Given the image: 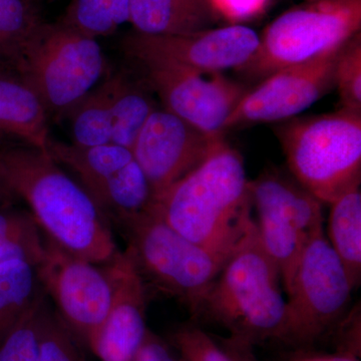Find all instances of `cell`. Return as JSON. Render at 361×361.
<instances>
[{"label":"cell","instance_id":"1","mask_svg":"<svg viewBox=\"0 0 361 361\" xmlns=\"http://www.w3.org/2000/svg\"><path fill=\"white\" fill-rule=\"evenodd\" d=\"M0 184L27 204L44 235L71 253L104 264L118 251L110 221L45 149L1 147Z\"/></svg>","mask_w":361,"mask_h":361},{"label":"cell","instance_id":"2","mask_svg":"<svg viewBox=\"0 0 361 361\" xmlns=\"http://www.w3.org/2000/svg\"><path fill=\"white\" fill-rule=\"evenodd\" d=\"M242 156L224 137L191 172L154 197L151 210L185 238L229 257L253 217Z\"/></svg>","mask_w":361,"mask_h":361},{"label":"cell","instance_id":"3","mask_svg":"<svg viewBox=\"0 0 361 361\" xmlns=\"http://www.w3.org/2000/svg\"><path fill=\"white\" fill-rule=\"evenodd\" d=\"M281 284L279 269L261 243L253 220L223 266L201 313L224 325L242 344L284 339L287 299Z\"/></svg>","mask_w":361,"mask_h":361},{"label":"cell","instance_id":"4","mask_svg":"<svg viewBox=\"0 0 361 361\" xmlns=\"http://www.w3.org/2000/svg\"><path fill=\"white\" fill-rule=\"evenodd\" d=\"M292 177L322 204H331L361 180V113L292 118L275 128Z\"/></svg>","mask_w":361,"mask_h":361},{"label":"cell","instance_id":"5","mask_svg":"<svg viewBox=\"0 0 361 361\" xmlns=\"http://www.w3.org/2000/svg\"><path fill=\"white\" fill-rule=\"evenodd\" d=\"M49 116L63 118L106 73L97 39L61 23H42L8 65Z\"/></svg>","mask_w":361,"mask_h":361},{"label":"cell","instance_id":"6","mask_svg":"<svg viewBox=\"0 0 361 361\" xmlns=\"http://www.w3.org/2000/svg\"><path fill=\"white\" fill-rule=\"evenodd\" d=\"M118 229L147 288L151 285L200 314L229 257L185 238L152 210Z\"/></svg>","mask_w":361,"mask_h":361},{"label":"cell","instance_id":"7","mask_svg":"<svg viewBox=\"0 0 361 361\" xmlns=\"http://www.w3.org/2000/svg\"><path fill=\"white\" fill-rule=\"evenodd\" d=\"M360 30L361 0H305L266 26L257 51L237 71L263 80L341 47Z\"/></svg>","mask_w":361,"mask_h":361},{"label":"cell","instance_id":"8","mask_svg":"<svg viewBox=\"0 0 361 361\" xmlns=\"http://www.w3.org/2000/svg\"><path fill=\"white\" fill-rule=\"evenodd\" d=\"M249 192L261 243L287 292L304 249L324 231L322 203L292 176L277 170H266L249 180Z\"/></svg>","mask_w":361,"mask_h":361},{"label":"cell","instance_id":"9","mask_svg":"<svg viewBox=\"0 0 361 361\" xmlns=\"http://www.w3.org/2000/svg\"><path fill=\"white\" fill-rule=\"evenodd\" d=\"M353 290L324 231L316 235L301 254L286 292L283 341L304 345L319 338L345 311Z\"/></svg>","mask_w":361,"mask_h":361},{"label":"cell","instance_id":"10","mask_svg":"<svg viewBox=\"0 0 361 361\" xmlns=\"http://www.w3.org/2000/svg\"><path fill=\"white\" fill-rule=\"evenodd\" d=\"M37 272L61 322L80 345L90 349L113 299L104 265L71 253L44 234V254Z\"/></svg>","mask_w":361,"mask_h":361},{"label":"cell","instance_id":"11","mask_svg":"<svg viewBox=\"0 0 361 361\" xmlns=\"http://www.w3.org/2000/svg\"><path fill=\"white\" fill-rule=\"evenodd\" d=\"M343 45L263 78L240 99L222 132L253 123L284 122L310 108L336 87V65Z\"/></svg>","mask_w":361,"mask_h":361},{"label":"cell","instance_id":"12","mask_svg":"<svg viewBox=\"0 0 361 361\" xmlns=\"http://www.w3.org/2000/svg\"><path fill=\"white\" fill-rule=\"evenodd\" d=\"M132 61L165 110L207 134L224 135L225 121L249 90L221 73L206 75L161 59Z\"/></svg>","mask_w":361,"mask_h":361},{"label":"cell","instance_id":"13","mask_svg":"<svg viewBox=\"0 0 361 361\" xmlns=\"http://www.w3.org/2000/svg\"><path fill=\"white\" fill-rule=\"evenodd\" d=\"M258 45V33L244 25L182 35L135 32L123 40V51L130 59H161L206 75L238 70L248 63Z\"/></svg>","mask_w":361,"mask_h":361},{"label":"cell","instance_id":"14","mask_svg":"<svg viewBox=\"0 0 361 361\" xmlns=\"http://www.w3.org/2000/svg\"><path fill=\"white\" fill-rule=\"evenodd\" d=\"M223 137L207 134L165 109H156L132 152L155 197L196 168Z\"/></svg>","mask_w":361,"mask_h":361},{"label":"cell","instance_id":"15","mask_svg":"<svg viewBox=\"0 0 361 361\" xmlns=\"http://www.w3.org/2000/svg\"><path fill=\"white\" fill-rule=\"evenodd\" d=\"M104 265L113 286V299L90 350L99 361H134L149 332L148 288L127 249L116 252Z\"/></svg>","mask_w":361,"mask_h":361},{"label":"cell","instance_id":"16","mask_svg":"<svg viewBox=\"0 0 361 361\" xmlns=\"http://www.w3.org/2000/svg\"><path fill=\"white\" fill-rule=\"evenodd\" d=\"M220 20L212 0H130L129 23L142 35L202 32L215 28Z\"/></svg>","mask_w":361,"mask_h":361},{"label":"cell","instance_id":"17","mask_svg":"<svg viewBox=\"0 0 361 361\" xmlns=\"http://www.w3.org/2000/svg\"><path fill=\"white\" fill-rule=\"evenodd\" d=\"M49 114L37 94L18 78L0 77V135L47 151Z\"/></svg>","mask_w":361,"mask_h":361},{"label":"cell","instance_id":"18","mask_svg":"<svg viewBox=\"0 0 361 361\" xmlns=\"http://www.w3.org/2000/svg\"><path fill=\"white\" fill-rule=\"evenodd\" d=\"M329 242L345 268L353 289L361 279V191L350 190L330 204Z\"/></svg>","mask_w":361,"mask_h":361},{"label":"cell","instance_id":"19","mask_svg":"<svg viewBox=\"0 0 361 361\" xmlns=\"http://www.w3.org/2000/svg\"><path fill=\"white\" fill-rule=\"evenodd\" d=\"M116 75L104 78L66 116L70 122L71 144L82 147L111 144L113 122V97Z\"/></svg>","mask_w":361,"mask_h":361},{"label":"cell","instance_id":"20","mask_svg":"<svg viewBox=\"0 0 361 361\" xmlns=\"http://www.w3.org/2000/svg\"><path fill=\"white\" fill-rule=\"evenodd\" d=\"M44 294L37 264L25 261L0 264V341Z\"/></svg>","mask_w":361,"mask_h":361},{"label":"cell","instance_id":"21","mask_svg":"<svg viewBox=\"0 0 361 361\" xmlns=\"http://www.w3.org/2000/svg\"><path fill=\"white\" fill-rule=\"evenodd\" d=\"M115 75L111 144L132 149L145 123L157 108L147 84H140L123 73Z\"/></svg>","mask_w":361,"mask_h":361},{"label":"cell","instance_id":"22","mask_svg":"<svg viewBox=\"0 0 361 361\" xmlns=\"http://www.w3.org/2000/svg\"><path fill=\"white\" fill-rule=\"evenodd\" d=\"M44 254V233L30 210L0 206V264L25 261L39 265Z\"/></svg>","mask_w":361,"mask_h":361},{"label":"cell","instance_id":"23","mask_svg":"<svg viewBox=\"0 0 361 361\" xmlns=\"http://www.w3.org/2000/svg\"><path fill=\"white\" fill-rule=\"evenodd\" d=\"M130 4V0H71L59 23L94 39L106 37L129 23Z\"/></svg>","mask_w":361,"mask_h":361},{"label":"cell","instance_id":"24","mask_svg":"<svg viewBox=\"0 0 361 361\" xmlns=\"http://www.w3.org/2000/svg\"><path fill=\"white\" fill-rule=\"evenodd\" d=\"M42 23L30 0H0V63L8 66Z\"/></svg>","mask_w":361,"mask_h":361},{"label":"cell","instance_id":"25","mask_svg":"<svg viewBox=\"0 0 361 361\" xmlns=\"http://www.w3.org/2000/svg\"><path fill=\"white\" fill-rule=\"evenodd\" d=\"M37 336L40 361H87L82 346L61 322L47 296L39 310Z\"/></svg>","mask_w":361,"mask_h":361},{"label":"cell","instance_id":"26","mask_svg":"<svg viewBox=\"0 0 361 361\" xmlns=\"http://www.w3.org/2000/svg\"><path fill=\"white\" fill-rule=\"evenodd\" d=\"M341 109L361 113V32L342 47L336 70Z\"/></svg>","mask_w":361,"mask_h":361},{"label":"cell","instance_id":"27","mask_svg":"<svg viewBox=\"0 0 361 361\" xmlns=\"http://www.w3.org/2000/svg\"><path fill=\"white\" fill-rule=\"evenodd\" d=\"M44 294L0 341V361H40L37 322Z\"/></svg>","mask_w":361,"mask_h":361},{"label":"cell","instance_id":"28","mask_svg":"<svg viewBox=\"0 0 361 361\" xmlns=\"http://www.w3.org/2000/svg\"><path fill=\"white\" fill-rule=\"evenodd\" d=\"M172 345L180 361H233L199 327H180L173 334Z\"/></svg>","mask_w":361,"mask_h":361},{"label":"cell","instance_id":"29","mask_svg":"<svg viewBox=\"0 0 361 361\" xmlns=\"http://www.w3.org/2000/svg\"><path fill=\"white\" fill-rule=\"evenodd\" d=\"M221 18L231 25H242L257 18L269 6L270 0H212Z\"/></svg>","mask_w":361,"mask_h":361},{"label":"cell","instance_id":"30","mask_svg":"<svg viewBox=\"0 0 361 361\" xmlns=\"http://www.w3.org/2000/svg\"><path fill=\"white\" fill-rule=\"evenodd\" d=\"M134 361H180V358L174 348L149 330L146 341Z\"/></svg>","mask_w":361,"mask_h":361},{"label":"cell","instance_id":"31","mask_svg":"<svg viewBox=\"0 0 361 361\" xmlns=\"http://www.w3.org/2000/svg\"><path fill=\"white\" fill-rule=\"evenodd\" d=\"M13 199V197L6 191V188L0 184V206L11 204Z\"/></svg>","mask_w":361,"mask_h":361},{"label":"cell","instance_id":"32","mask_svg":"<svg viewBox=\"0 0 361 361\" xmlns=\"http://www.w3.org/2000/svg\"><path fill=\"white\" fill-rule=\"evenodd\" d=\"M304 361H357L355 358L349 356H336V357L316 358V360H308Z\"/></svg>","mask_w":361,"mask_h":361}]
</instances>
